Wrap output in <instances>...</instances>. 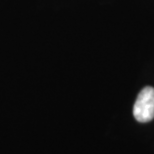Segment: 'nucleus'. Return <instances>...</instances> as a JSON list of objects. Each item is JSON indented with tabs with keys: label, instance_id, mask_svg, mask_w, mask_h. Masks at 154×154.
Here are the masks:
<instances>
[{
	"label": "nucleus",
	"instance_id": "nucleus-1",
	"mask_svg": "<svg viewBox=\"0 0 154 154\" xmlns=\"http://www.w3.org/2000/svg\"><path fill=\"white\" fill-rule=\"evenodd\" d=\"M133 115L139 122H148L154 118V88L146 86L139 92L133 106Z\"/></svg>",
	"mask_w": 154,
	"mask_h": 154
}]
</instances>
